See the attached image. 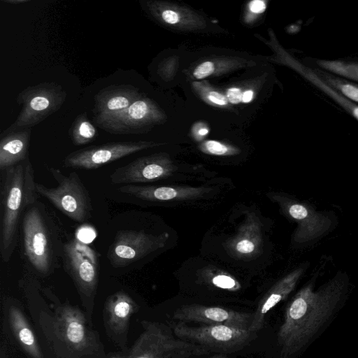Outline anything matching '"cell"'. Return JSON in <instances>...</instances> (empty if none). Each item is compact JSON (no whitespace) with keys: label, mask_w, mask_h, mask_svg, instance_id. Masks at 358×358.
Instances as JSON below:
<instances>
[{"label":"cell","mask_w":358,"mask_h":358,"mask_svg":"<svg viewBox=\"0 0 358 358\" xmlns=\"http://www.w3.org/2000/svg\"><path fill=\"white\" fill-rule=\"evenodd\" d=\"M176 168L166 155L138 157L118 167L110 176L113 184L135 185L157 181L171 176Z\"/></svg>","instance_id":"cell-13"},{"label":"cell","mask_w":358,"mask_h":358,"mask_svg":"<svg viewBox=\"0 0 358 358\" xmlns=\"http://www.w3.org/2000/svg\"><path fill=\"white\" fill-rule=\"evenodd\" d=\"M308 267V262L303 263L281 278L265 293L253 312L249 331L257 333L262 329L268 313L289 295Z\"/></svg>","instance_id":"cell-16"},{"label":"cell","mask_w":358,"mask_h":358,"mask_svg":"<svg viewBox=\"0 0 358 358\" xmlns=\"http://www.w3.org/2000/svg\"><path fill=\"white\" fill-rule=\"evenodd\" d=\"M62 263L66 272L84 293H91L98 279L99 262L95 251L79 239L65 241Z\"/></svg>","instance_id":"cell-11"},{"label":"cell","mask_w":358,"mask_h":358,"mask_svg":"<svg viewBox=\"0 0 358 358\" xmlns=\"http://www.w3.org/2000/svg\"><path fill=\"white\" fill-rule=\"evenodd\" d=\"M271 198L296 223L292 236V243L296 245H313L336 227V217L331 212L318 210L312 203L284 194H272Z\"/></svg>","instance_id":"cell-6"},{"label":"cell","mask_w":358,"mask_h":358,"mask_svg":"<svg viewBox=\"0 0 358 358\" xmlns=\"http://www.w3.org/2000/svg\"><path fill=\"white\" fill-rule=\"evenodd\" d=\"M266 8V3L262 0H253L249 3L250 10L255 14H260L263 13Z\"/></svg>","instance_id":"cell-32"},{"label":"cell","mask_w":358,"mask_h":358,"mask_svg":"<svg viewBox=\"0 0 358 358\" xmlns=\"http://www.w3.org/2000/svg\"><path fill=\"white\" fill-rule=\"evenodd\" d=\"M215 70L214 63L210 61L203 62L195 68L193 71V76L198 80L206 78L213 74Z\"/></svg>","instance_id":"cell-29"},{"label":"cell","mask_w":358,"mask_h":358,"mask_svg":"<svg viewBox=\"0 0 358 358\" xmlns=\"http://www.w3.org/2000/svg\"><path fill=\"white\" fill-rule=\"evenodd\" d=\"M136 358H191L208 355L206 348L176 337L171 327L150 324Z\"/></svg>","instance_id":"cell-9"},{"label":"cell","mask_w":358,"mask_h":358,"mask_svg":"<svg viewBox=\"0 0 358 358\" xmlns=\"http://www.w3.org/2000/svg\"><path fill=\"white\" fill-rule=\"evenodd\" d=\"M2 2L12 3V4H21L29 2V0H1Z\"/></svg>","instance_id":"cell-34"},{"label":"cell","mask_w":358,"mask_h":358,"mask_svg":"<svg viewBox=\"0 0 358 358\" xmlns=\"http://www.w3.org/2000/svg\"><path fill=\"white\" fill-rule=\"evenodd\" d=\"M31 129L1 133L0 139V172L25 160L29 157L28 150Z\"/></svg>","instance_id":"cell-19"},{"label":"cell","mask_w":358,"mask_h":358,"mask_svg":"<svg viewBox=\"0 0 358 358\" xmlns=\"http://www.w3.org/2000/svg\"><path fill=\"white\" fill-rule=\"evenodd\" d=\"M286 62L289 66L295 69L299 73L308 80L311 84L317 87L321 91L333 99L349 114L358 120V105L351 101L336 90L328 85L318 74L313 69L301 64L296 59L287 57Z\"/></svg>","instance_id":"cell-20"},{"label":"cell","mask_w":358,"mask_h":358,"mask_svg":"<svg viewBox=\"0 0 358 358\" xmlns=\"http://www.w3.org/2000/svg\"><path fill=\"white\" fill-rule=\"evenodd\" d=\"M322 265L318 264L309 280L288 303L278 332L281 358L297 354L329 319L345 298L350 278L338 271L316 287Z\"/></svg>","instance_id":"cell-1"},{"label":"cell","mask_w":358,"mask_h":358,"mask_svg":"<svg viewBox=\"0 0 358 358\" xmlns=\"http://www.w3.org/2000/svg\"><path fill=\"white\" fill-rule=\"evenodd\" d=\"M128 302V299L125 295H117V298L114 306V312L117 317L124 318L129 314L131 309V306Z\"/></svg>","instance_id":"cell-28"},{"label":"cell","mask_w":358,"mask_h":358,"mask_svg":"<svg viewBox=\"0 0 358 358\" xmlns=\"http://www.w3.org/2000/svg\"><path fill=\"white\" fill-rule=\"evenodd\" d=\"M56 215L37 200L27 208L21 220L20 234L23 257L31 268L42 276L51 274L62 262L65 242Z\"/></svg>","instance_id":"cell-3"},{"label":"cell","mask_w":358,"mask_h":358,"mask_svg":"<svg viewBox=\"0 0 358 358\" xmlns=\"http://www.w3.org/2000/svg\"><path fill=\"white\" fill-rule=\"evenodd\" d=\"M207 97L210 102L218 106H226L229 102L225 96L215 91L210 92Z\"/></svg>","instance_id":"cell-31"},{"label":"cell","mask_w":358,"mask_h":358,"mask_svg":"<svg viewBox=\"0 0 358 358\" xmlns=\"http://www.w3.org/2000/svg\"><path fill=\"white\" fill-rule=\"evenodd\" d=\"M118 190L146 202H166L199 198L210 189L205 187L124 185Z\"/></svg>","instance_id":"cell-17"},{"label":"cell","mask_w":358,"mask_h":358,"mask_svg":"<svg viewBox=\"0 0 358 358\" xmlns=\"http://www.w3.org/2000/svg\"><path fill=\"white\" fill-rule=\"evenodd\" d=\"M66 98L64 88L54 82L41 83L25 88L16 99L22 109L14 122L4 131L31 129L57 112Z\"/></svg>","instance_id":"cell-7"},{"label":"cell","mask_w":358,"mask_h":358,"mask_svg":"<svg viewBox=\"0 0 358 358\" xmlns=\"http://www.w3.org/2000/svg\"><path fill=\"white\" fill-rule=\"evenodd\" d=\"M66 335L71 342L80 343L84 339V328L78 322L71 321L68 324Z\"/></svg>","instance_id":"cell-27"},{"label":"cell","mask_w":358,"mask_h":358,"mask_svg":"<svg viewBox=\"0 0 358 358\" xmlns=\"http://www.w3.org/2000/svg\"><path fill=\"white\" fill-rule=\"evenodd\" d=\"M322 78L351 101L358 103V86L328 74L321 73Z\"/></svg>","instance_id":"cell-24"},{"label":"cell","mask_w":358,"mask_h":358,"mask_svg":"<svg viewBox=\"0 0 358 358\" xmlns=\"http://www.w3.org/2000/svg\"><path fill=\"white\" fill-rule=\"evenodd\" d=\"M199 135L200 136H206L208 133V129L206 128H201L198 131Z\"/></svg>","instance_id":"cell-36"},{"label":"cell","mask_w":358,"mask_h":358,"mask_svg":"<svg viewBox=\"0 0 358 358\" xmlns=\"http://www.w3.org/2000/svg\"><path fill=\"white\" fill-rule=\"evenodd\" d=\"M207 358H229L227 354H214Z\"/></svg>","instance_id":"cell-35"},{"label":"cell","mask_w":358,"mask_h":358,"mask_svg":"<svg viewBox=\"0 0 358 358\" xmlns=\"http://www.w3.org/2000/svg\"><path fill=\"white\" fill-rule=\"evenodd\" d=\"M176 322L195 323L199 325L224 324L249 330L253 313L236 310L219 306L199 303L185 304L176 309L173 315Z\"/></svg>","instance_id":"cell-12"},{"label":"cell","mask_w":358,"mask_h":358,"mask_svg":"<svg viewBox=\"0 0 358 358\" xmlns=\"http://www.w3.org/2000/svg\"><path fill=\"white\" fill-rule=\"evenodd\" d=\"M262 246L260 221L253 214H249L240 226L237 233L227 243L229 252L238 258L257 255Z\"/></svg>","instance_id":"cell-18"},{"label":"cell","mask_w":358,"mask_h":358,"mask_svg":"<svg viewBox=\"0 0 358 358\" xmlns=\"http://www.w3.org/2000/svg\"><path fill=\"white\" fill-rule=\"evenodd\" d=\"M226 97L229 102L237 104L242 102L243 92L237 87H231L227 90Z\"/></svg>","instance_id":"cell-30"},{"label":"cell","mask_w":358,"mask_h":358,"mask_svg":"<svg viewBox=\"0 0 358 358\" xmlns=\"http://www.w3.org/2000/svg\"><path fill=\"white\" fill-rule=\"evenodd\" d=\"M201 148L206 153L218 156L229 155L236 152L235 150L227 145L213 140L206 141L203 143Z\"/></svg>","instance_id":"cell-26"},{"label":"cell","mask_w":358,"mask_h":358,"mask_svg":"<svg viewBox=\"0 0 358 358\" xmlns=\"http://www.w3.org/2000/svg\"><path fill=\"white\" fill-rule=\"evenodd\" d=\"M201 284L207 285L213 291L222 292L232 294L238 293L242 289L240 282L225 271H217L207 272L201 277Z\"/></svg>","instance_id":"cell-21"},{"label":"cell","mask_w":358,"mask_h":358,"mask_svg":"<svg viewBox=\"0 0 358 358\" xmlns=\"http://www.w3.org/2000/svg\"><path fill=\"white\" fill-rule=\"evenodd\" d=\"M69 136L76 145L92 142L98 136L95 126L90 121L86 113L78 115L69 130Z\"/></svg>","instance_id":"cell-22"},{"label":"cell","mask_w":358,"mask_h":358,"mask_svg":"<svg viewBox=\"0 0 358 358\" xmlns=\"http://www.w3.org/2000/svg\"><path fill=\"white\" fill-rule=\"evenodd\" d=\"M176 337L203 346L215 354H229L249 345L257 333L224 324L190 326L176 322L171 326Z\"/></svg>","instance_id":"cell-8"},{"label":"cell","mask_w":358,"mask_h":358,"mask_svg":"<svg viewBox=\"0 0 358 358\" xmlns=\"http://www.w3.org/2000/svg\"><path fill=\"white\" fill-rule=\"evenodd\" d=\"M47 169L57 185L49 187L39 182L36 183L38 194L45 197L57 210L73 221L85 222L92 217V205L88 190L76 171L64 174L59 169Z\"/></svg>","instance_id":"cell-5"},{"label":"cell","mask_w":358,"mask_h":358,"mask_svg":"<svg viewBox=\"0 0 358 358\" xmlns=\"http://www.w3.org/2000/svg\"><path fill=\"white\" fill-rule=\"evenodd\" d=\"M159 145L148 141H118L73 151L64 159L66 168L94 169L141 150Z\"/></svg>","instance_id":"cell-10"},{"label":"cell","mask_w":358,"mask_h":358,"mask_svg":"<svg viewBox=\"0 0 358 358\" xmlns=\"http://www.w3.org/2000/svg\"><path fill=\"white\" fill-rule=\"evenodd\" d=\"M316 63L328 71L358 82V64L338 60H318Z\"/></svg>","instance_id":"cell-23"},{"label":"cell","mask_w":358,"mask_h":358,"mask_svg":"<svg viewBox=\"0 0 358 358\" xmlns=\"http://www.w3.org/2000/svg\"><path fill=\"white\" fill-rule=\"evenodd\" d=\"M254 97V92L252 90H247L243 92L242 102L249 103Z\"/></svg>","instance_id":"cell-33"},{"label":"cell","mask_w":358,"mask_h":358,"mask_svg":"<svg viewBox=\"0 0 358 358\" xmlns=\"http://www.w3.org/2000/svg\"><path fill=\"white\" fill-rule=\"evenodd\" d=\"M169 238L166 232L155 234L124 222L114 231L106 258L114 268H133L148 256L162 249Z\"/></svg>","instance_id":"cell-4"},{"label":"cell","mask_w":358,"mask_h":358,"mask_svg":"<svg viewBox=\"0 0 358 358\" xmlns=\"http://www.w3.org/2000/svg\"><path fill=\"white\" fill-rule=\"evenodd\" d=\"M143 96L138 89L131 85H110L94 96L93 122L97 124L128 108Z\"/></svg>","instance_id":"cell-15"},{"label":"cell","mask_w":358,"mask_h":358,"mask_svg":"<svg viewBox=\"0 0 358 358\" xmlns=\"http://www.w3.org/2000/svg\"><path fill=\"white\" fill-rule=\"evenodd\" d=\"M161 118V113L152 101L142 96L120 113L96 125L113 134H136Z\"/></svg>","instance_id":"cell-14"},{"label":"cell","mask_w":358,"mask_h":358,"mask_svg":"<svg viewBox=\"0 0 358 358\" xmlns=\"http://www.w3.org/2000/svg\"><path fill=\"white\" fill-rule=\"evenodd\" d=\"M14 323L20 341L27 347L30 351L34 352L36 350L34 336L30 329L27 327L25 322L22 320V317L19 316L17 314H15Z\"/></svg>","instance_id":"cell-25"},{"label":"cell","mask_w":358,"mask_h":358,"mask_svg":"<svg viewBox=\"0 0 358 358\" xmlns=\"http://www.w3.org/2000/svg\"><path fill=\"white\" fill-rule=\"evenodd\" d=\"M36 183L29 157L1 171L0 256L5 263L10 261L16 248L25 210L38 200Z\"/></svg>","instance_id":"cell-2"}]
</instances>
